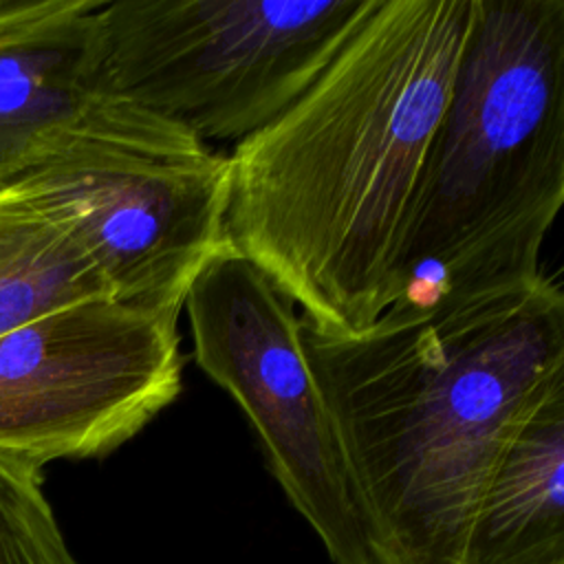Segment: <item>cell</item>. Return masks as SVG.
I'll return each instance as SVG.
<instances>
[{
    "mask_svg": "<svg viewBox=\"0 0 564 564\" xmlns=\"http://www.w3.org/2000/svg\"><path fill=\"white\" fill-rule=\"evenodd\" d=\"M474 0H375L315 82L227 154V247L319 330L399 297L421 172Z\"/></svg>",
    "mask_w": 564,
    "mask_h": 564,
    "instance_id": "1",
    "label": "cell"
},
{
    "mask_svg": "<svg viewBox=\"0 0 564 564\" xmlns=\"http://www.w3.org/2000/svg\"><path fill=\"white\" fill-rule=\"evenodd\" d=\"M372 564H465L482 491L531 414L564 394V295L540 278L392 304L357 333L300 315Z\"/></svg>",
    "mask_w": 564,
    "mask_h": 564,
    "instance_id": "2",
    "label": "cell"
},
{
    "mask_svg": "<svg viewBox=\"0 0 564 564\" xmlns=\"http://www.w3.org/2000/svg\"><path fill=\"white\" fill-rule=\"evenodd\" d=\"M564 203V0H474L394 304L540 278Z\"/></svg>",
    "mask_w": 564,
    "mask_h": 564,
    "instance_id": "3",
    "label": "cell"
},
{
    "mask_svg": "<svg viewBox=\"0 0 564 564\" xmlns=\"http://www.w3.org/2000/svg\"><path fill=\"white\" fill-rule=\"evenodd\" d=\"M227 172L183 126L97 90L18 183L70 227L112 300L181 315L227 247Z\"/></svg>",
    "mask_w": 564,
    "mask_h": 564,
    "instance_id": "4",
    "label": "cell"
},
{
    "mask_svg": "<svg viewBox=\"0 0 564 564\" xmlns=\"http://www.w3.org/2000/svg\"><path fill=\"white\" fill-rule=\"evenodd\" d=\"M375 0H112L99 7L97 90L198 137L231 141L280 117Z\"/></svg>",
    "mask_w": 564,
    "mask_h": 564,
    "instance_id": "5",
    "label": "cell"
},
{
    "mask_svg": "<svg viewBox=\"0 0 564 564\" xmlns=\"http://www.w3.org/2000/svg\"><path fill=\"white\" fill-rule=\"evenodd\" d=\"M187 313L198 368L245 412L267 467L333 564H372L348 467L306 366L300 315L225 247L194 278Z\"/></svg>",
    "mask_w": 564,
    "mask_h": 564,
    "instance_id": "6",
    "label": "cell"
},
{
    "mask_svg": "<svg viewBox=\"0 0 564 564\" xmlns=\"http://www.w3.org/2000/svg\"><path fill=\"white\" fill-rule=\"evenodd\" d=\"M178 317L99 297L0 335V458H104L183 388Z\"/></svg>",
    "mask_w": 564,
    "mask_h": 564,
    "instance_id": "7",
    "label": "cell"
},
{
    "mask_svg": "<svg viewBox=\"0 0 564 564\" xmlns=\"http://www.w3.org/2000/svg\"><path fill=\"white\" fill-rule=\"evenodd\" d=\"M101 2L48 0L0 29V189L18 183L95 97Z\"/></svg>",
    "mask_w": 564,
    "mask_h": 564,
    "instance_id": "8",
    "label": "cell"
},
{
    "mask_svg": "<svg viewBox=\"0 0 564 564\" xmlns=\"http://www.w3.org/2000/svg\"><path fill=\"white\" fill-rule=\"evenodd\" d=\"M465 564H564V394L538 408L500 456Z\"/></svg>",
    "mask_w": 564,
    "mask_h": 564,
    "instance_id": "9",
    "label": "cell"
},
{
    "mask_svg": "<svg viewBox=\"0 0 564 564\" xmlns=\"http://www.w3.org/2000/svg\"><path fill=\"white\" fill-rule=\"evenodd\" d=\"M99 297H110L108 284L70 227L20 183L2 187L0 335Z\"/></svg>",
    "mask_w": 564,
    "mask_h": 564,
    "instance_id": "10",
    "label": "cell"
},
{
    "mask_svg": "<svg viewBox=\"0 0 564 564\" xmlns=\"http://www.w3.org/2000/svg\"><path fill=\"white\" fill-rule=\"evenodd\" d=\"M0 564H82L44 494L42 469L2 458Z\"/></svg>",
    "mask_w": 564,
    "mask_h": 564,
    "instance_id": "11",
    "label": "cell"
},
{
    "mask_svg": "<svg viewBox=\"0 0 564 564\" xmlns=\"http://www.w3.org/2000/svg\"><path fill=\"white\" fill-rule=\"evenodd\" d=\"M46 2L48 0H0V29L37 13Z\"/></svg>",
    "mask_w": 564,
    "mask_h": 564,
    "instance_id": "12",
    "label": "cell"
}]
</instances>
